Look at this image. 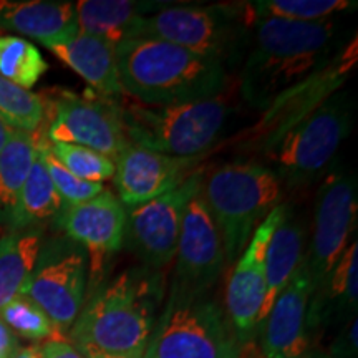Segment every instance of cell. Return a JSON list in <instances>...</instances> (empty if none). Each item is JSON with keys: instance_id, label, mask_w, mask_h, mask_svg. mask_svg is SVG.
Returning a JSON list of instances; mask_svg holds the SVG:
<instances>
[{"instance_id": "1", "label": "cell", "mask_w": 358, "mask_h": 358, "mask_svg": "<svg viewBox=\"0 0 358 358\" xmlns=\"http://www.w3.org/2000/svg\"><path fill=\"white\" fill-rule=\"evenodd\" d=\"M335 20H257L250 25L239 83L250 108L264 113L277 98L334 60L343 47Z\"/></svg>"}, {"instance_id": "2", "label": "cell", "mask_w": 358, "mask_h": 358, "mask_svg": "<svg viewBox=\"0 0 358 358\" xmlns=\"http://www.w3.org/2000/svg\"><path fill=\"white\" fill-rule=\"evenodd\" d=\"M164 299L161 271L128 268L98 287L69 330L80 352L113 357L145 355Z\"/></svg>"}, {"instance_id": "3", "label": "cell", "mask_w": 358, "mask_h": 358, "mask_svg": "<svg viewBox=\"0 0 358 358\" xmlns=\"http://www.w3.org/2000/svg\"><path fill=\"white\" fill-rule=\"evenodd\" d=\"M116 69L123 93L148 106L182 105L224 95L227 69L158 38H129L116 43Z\"/></svg>"}, {"instance_id": "4", "label": "cell", "mask_w": 358, "mask_h": 358, "mask_svg": "<svg viewBox=\"0 0 358 358\" xmlns=\"http://www.w3.org/2000/svg\"><path fill=\"white\" fill-rule=\"evenodd\" d=\"M352 128L353 96L338 90L250 153L279 178L284 189H297L324 176Z\"/></svg>"}, {"instance_id": "5", "label": "cell", "mask_w": 358, "mask_h": 358, "mask_svg": "<svg viewBox=\"0 0 358 358\" xmlns=\"http://www.w3.org/2000/svg\"><path fill=\"white\" fill-rule=\"evenodd\" d=\"M201 196L221 234L226 264L232 266L259 224L280 206L284 187L259 161L237 159L203 173Z\"/></svg>"}, {"instance_id": "6", "label": "cell", "mask_w": 358, "mask_h": 358, "mask_svg": "<svg viewBox=\"0 0 358 358\" xmlns=\"http://www.w3.org/2000/svg\"><path fill=\"white\" fill-rule=\"evenodd\" d=\"M120 113L131 145L174 158H199L219 141L232 108L224 95L169 106L122 98Z\"/></svg>"}, {"instance_id": "7", "label": "cell", "mask_w": 358, "mask_h": 358, "mask_svg": "<svg viewBox=\"0 0 358 358\" xmlns=\"http://www.w3.org/2000/svg\"><path fill=\"white\" fill-rule=\"evenodd\" d=\"M239 345L226 308L211 295L169 290L145 358H239Z\"/></svg>"}, {"instance_id": "8", "label": "cell", "mask_w": 358, "mask_h": 358, "mask_svg": "<svg viewBox=\"0 0 358 358\" xmlns=\"http://www.w3.org/2000/svg\"><path fill=\"white\" fill-rule=\"evenodd\" d=\"M250 25L234 3H169L141 20L134 38H158L224 66H236L248 52Z\"/></svg>"}, {"instance_id": "9", "label": "cell", "mask_w": 358, "mask_h": 358, "mask_svg": "<svg viewBox=\"0 0 358 358\" xmlns=\"http://www.w3.org/2000/svg\"><path fill=\"white\" fill-rule=\"evenodd\" d=\"M88 277L90 262L83 245L65 234L52 237L42 243L22 297L42 308L58 332L65 334L87 301Z\"/></svg>"}, {"instance_id": "10", "label": "cell", "mask_w": 358, "mask_h": 358, "mask_svg": "<svg viewBox=\"0 0 358 358\" xmlns=\"http://www.w3.org/2000/svg\"><path fill=\"white\" fill-rule=\"evenodd\" d=\"M357 217L355 174L345 169H334L327 174L317 191L310 248L303 256L310 277L312 295L320 289L350 244L357 229Z\"/></svg>"}, {"instance_id": "11", "label": "cell", "mask_w": 358, "mask_h": 358, "mask_svg": "<svg viewBox=\"0 0 358 358\" xmlns=\"http://www.w3.org/2000/svg\"><path fill=\"white\" fill-rule=\"evenodd\" d=\"M203 171L198 169L174 189L145 204L127 209L124 241L141 266L161 271L174 261L182 216L189 201L201 191Z\"/></svg>"}, {"instance_id": "12", "label": "cell", "mask_w": 358, "mask_h": 358, "mask_svg": "<svg viewBox=\"0 0 358 358\" xmlns=\"http://www.w3.org/2000/svg\"><path fill=\"white\" fill-rule=\"evenodd\" d=\"M122 98L62 93L53 100L45 138L52 145L66 143L90 148L115 161L129 145L120 113Z\"/></svg>"}, {"instance_id": "13", "label": "cell", "mask_w": 358, "mask_h": 358, "mask_svg": "<svg viewBox=\"0 0 358 358\" xmlns=\"http://www.w3.org/2000/svg\"><path fill=\"white\" fill-rule=\"evenodd\" d=\"M174 261L169 290L194 295L211 292L226 266L221 234L201 191L185 209Z\"/></svg>"}, {"instance_id": "14", "label": "cell", "mask_w": 358, "mask_h": 358, "mask_svg": "<svg viewBox=\"0 0 358 358\" xmlns=\"http://www.w3.org/2000/svg\"><path fill=\"white\" fill-rule=\"evenodd\" d=\"M357 60V37H353L350 43L343 45L342 50L329 65L277 98L264 111L261 122L250 129L249 134L241 138V148L250 153L262 143L272 140L290 124L299 122L302 116L310 113L313 108H317L320 103L342 88L345 80L350 77L352 70L355 69Z\"/></svg>"}, {"instance_id": "15", "label": "cell", "mask_w": 358, "mask_h": 358, "mask_svg": "<svg viewBox=\"0 0 358 358\" xmlns=\"http://www.w3.org/2000/svg\"><path fill=\"white\" fill-rule=\"evenodd\" d=\"M284 209V204L277 206L259 224L248 248L234 262L227 280L226 312L241 345L248 343L257 332L259 313L266 297V250Z\"/></svg>"}, {"instance_id": "16", "label": "cell", "mask_w": 358, "mask_h": 358, "mask_svg": "<svg viewBox=\"0 0 358 358\" xmlns=\"http://www.w3.org/2000/svg\"><path fill=\"white\" fill-rule=\"evenodd\" d=\"M58 226L88 254L90 275L98 277L103 264L123 248L127 209L110 191H103L87 203L64 206L57 216Z\"/></svg>"}, {"instance_id": "17", "label": "cell", "mask_w": 358, "mask_h": 358, "mask_svg": "<svg viewBox=\"0 0 358 358\" xmlns=\"http://www.w3.org/2000/svg\"><path fill=\"white\" fill-rule=\"evenodd\" d=\"M198 158H174L129 145L115 158V186L124 208L145 204L196 173Z\"/></svg>"}, {"instance_id": "18", "label": "cell", "mask_w": 358, "mask_h": 358, "mask_svg": "<svg viewBox=\"0 0 358 358\" xmlns=\"http://www.w3.org/2000/svg\"><path fill=\"white\" fill-rule=\"evenodd\" d=\"M312 285L306 261L272 303L271 312L259 327L264 358H302L310 347L308 302Z\"/></svg>"}, {"instance_id": "19", "label": "cell", "mask_w": 358, "mask_h": 358, "mask_svg": "<svg viewBox=\"0 0 358 358\" xmlns=\"http://www.w3.org/2000/svg\"><path fill=\"white\" fill-rule=\"evenodd\" d=\"M53 55L78 73L93 92L106 98H122L123 88L116 69L115 43L77 30L42 43Z\"/></svg>"}, {"instance_id": "20", "label": "cell", "mask_w": 358, "mask_h": 358, "mask_svg": "<svg viewBox=\"0 0 358 358\" xmlns=\"http://www.w3.org/2000/svg\"><path fill=\"white\" fill-rule=\"evenodd\" d=\"M0 29L37 38L43 43L77 32V10L73 2L0 0Z\"/></svg>"}, {"instance_id": "21", "label": "cell", "mask_w": 358, "mask_h": 358, "mask_svg": "<svg viewBox=\"0 0 358 358\" xmlns=\"http://www.w3.org/2000/svg\"><path fill=\"white\" fill-rule=\"evenodd\" d=\"M358 243L347 245L335 267L308 302V332L332 319L352 320L358 306Z\"/></svg>"}, {"instance_id": "22", "label": "cell", "mask_w": 358, "mask_h": 358, "mask_svg": "<svg viewBox=\"0 0 358 358\" xmlns=\"http://www.w3.org/2000/svg\"><path fill=\"white\" fill-rule=\"evenodd\" d=\"M169 6V2L138 0H80L75 2L78 30L111 43L134 38L145 17Z\"/></svg>"}, {"instance_id": "23", "label": "cell", "mask_w": 358, "mask_h": 358, "mask_svg": "<svg viewBox=\"0 0 358 358\" xmlns=\"http://www.w3.org/2000/svg\"><path fill=\"white\" fill-rule=\"evenodd\" d=\"M303 224L292 209L285 208L282 219L272 232L266 250V297L259 313V327L271 312L277 295L292 279L303 261ZM257 327V329H259Z\"/></svg>"}, {"instance_id": "24", "label": "cell", "mask_w": 358, "mask_h": 358, "mask_svg": "<svg viewBox=\"0 0 358 358\" xmlns=\"http://www.w3.org/2000/svg\"><path fill=\"white\" fill-rule=\"evenodd\" d=\"M42 243L40 227L10 229L0 237V310L24 292Z\"/></svg>"}, {"instance_id": "25", "label": "cell", "mask_w": 358, "mask_h": 358, "mask_svg": "<svg viewBox=\"0 0 358 358\" xmlns=\"http://www.w3.org/2000/svg\"><path fill=\"white\" fill-rule=\"evenodd\" d=\"M40 140L38 153L35 163L30 169L29 178L22 186L17 203L13 206L12 213L8 214L7 221L10 229H30V227H40V224L48 219L57 217L64 209V201L53 186L50 174L43 163L42 156V141Z\"/></svg>"}, {"instance_id": "26", "label": "cell", "mask_w": 358, "mask_h": 358, "mask_svg": "<svg viewBox=\"0 0 358 358\" xmlns=\"http://www.w3.org/2000/svg\"><path fill=\"white\" fill-rule=\"evenodd\" d=\"M243 19L252 25L257 20L324 22L355 10L358 3L350 0H256L236 2Z\"/></svg>"}, {"instance_id": "27", "label": "cell", "mask_w": 358, "mask_h": 358, "mask_svg": "<svg viewBox=\"0 0 358 358\" xmlns=\"http://www.w3.org/2000/svg\"><path fill=\"white\" fill-rule=\"evenodd\" d=\"M43 133H25L12 129L10 138L0 151V214L8 217L29 178Z\"/></svg>"}, {"instance_id": "28", "label": "cell", "mask_w": 358, "mask_h": 358, "mask_svg": "<svg viewBox=\"0 0 358 358\" xmlns=\"http://www.w3.org/2000/svg\"><path fill=\"white\" fill-rule=\"evenodd\" d=\"M48 70L34 43L13 35H0V75L17 87L30 90Z\"/></svg>"}, {"instance_id": "29", "label": "cell", "mask_w": 358, "mask_h": 358, "mask_svg": "<svg viewBox=\"0 0 358 358\" xmlns=\"http://www.w3.org/2000/svg\"><path fill=\"white\" fill-rule=\"evenodd\" d=\"M0 120L12 129L35 133L45 120L42 96L17 87L0 75Z\"/></svg>"}, {"instance_id": "30", "label": "cell", "mask_w": 358, "mask_h": 358, "mask_svg": "<svg viewBox=\"0 0 358 358\" xmlns=\"http://www.w3.org/2000/svg\"><path fill=\"white\" fill-rule=\"evenodd\" d=\"M48 150L71 174L88 182L108 181L115 174V161L90 148L66 143H48Z\"/></svg>"}, {"instance_id": "31", "label": "cell", "mask_w": 358, "mask_h": 358, "mask_svg": "<svg viewBox=\"0 0 358 358\" xmlns=\"http://www.w3.org/2000/svg\"><path fill=\"white\" fill-rule=\"evenodd\" d=\"M0 319L15 334V337L38 342L43 338L53 340L58 334L47 313L35 306L30 299L22 297V295L13 299L0 310Z\"/></svg>"}, {"instance_id": "32", "label": "cell", "mask_w": 358, "mask_h": 358, "mask_svg": "<svg viewBox=\"0 0 358 358\" xmlns=\"http://www.w3.org/2000/svg\"><path fill=\"white\" fill-rule=\"evenodd\" d=\"M48 141L47 138H43L42 141V156L43 163L47 166V171L50 174L53 186L58 194H60L62 201H64L65 206H75L87 203V201L93 199L95 196L100 194V192L105 191V186L101 182H88L83 181L71 174L69 169H66L64 164L58 161L55 156L50 153L48 150Z\"/></svg>"}, {"instance_id": "33", "label": "cell", "mask_w": 358, "mask_h": 358, "mask_svg": "<svg viewBox=\"0 0 358 358\" xmlns=\"http://www.w3.org/2000/svg\"><path fill=\"white\" fill-rule=\"evenodd\" d=\"M334 355L342 358H355L357 357V317L348 320V324L340 335L337 343L334 345Z\"/></svg>"}, {"instance_id": "34", "label": "cell", "mask_w": 358, "mask_h": 358, "mask_svg": "<svg viewBox=\"0 0 358 358\" xmlns=\"http://www.w3.org/2000/svg\"><path fill=\"white\" fill-rule=\"evenodd\" d=\"M43 358H88L85 353L64 338L48 340L42 347Z\"/></svg>"}, {"instance_id": "35", "label": "cell", "mask_w": 358, "mask_h": 358, "mask_svg": "<svg viewBox=\"0 0 358 358\" xmlns=\"http://www.w3.org/2000/svg\"><path fill=\"white\" fill-rule=\"evenodd\" d=\"M19 347V340H17L15 334L0 319V358H12Z\"/></svg>"}, {"instance_id": "36", "label": "cell", "mask_w": 358, "mask_h": 358, "mask_svg": "<svg viewBox=\"0 0 358 358\" xmlns=\"http://www.w3.org/2000/svg\"><path fill=\"white\" fill-rule=\"evenodd\" d=\"M12 358H43L42 347L38 345H29V347H19L13 353Z\"/></svg>"}, {"instance_id": "37", "label": "cell", "mask_w": 358, "mask_h": 358, "mask_svg": "<svg viewBox=\"0 0 358 358\" xmlns=\"http://www.w3.org/2000/svg\"><path fill=\"white\" fill-rule=\"evenodd\" d=\"M10 134H12V128L7 127V124L0 120V151H2V148L6 146V143L8 141V138H10Z\"/></svg>"}, {"instance_id": "38", "label": "cell", "mask_w": 358, "mask_h": 358, "mask_svg": "<svg viewBox=\"0 0 358 358\" xmlns=\"http://www.w3.org/2000/svg\"><path fill=\"white\" fill-rule=\"evenodd\" d=\"M88 358H145V355L141 357H113V355H101V353H88Z\"/></svg>"}, {"instance_id": "39", "label": "cell", "mask_w": 358, "mask_h": 358, "mask_svg": "<svg viewBox=\"0 0 358 358\" xmlns=\"http://www.w3.org/2000/svg\"><path fill=\"white\" fill-rule=\"evenodd\" d=\"M302 358H327V357H312V355H303Z\"/></svg>"}]
</instances>
